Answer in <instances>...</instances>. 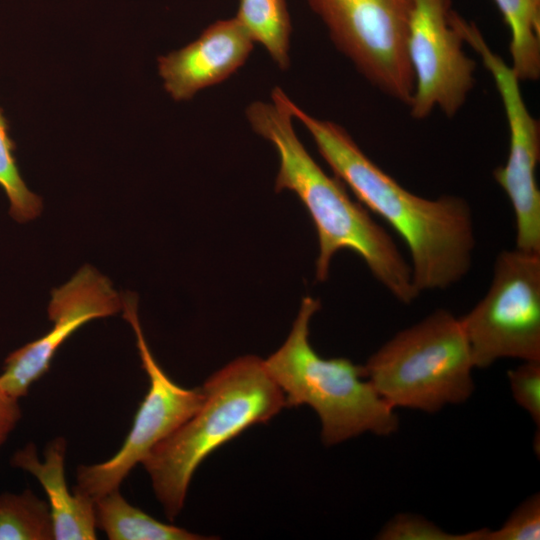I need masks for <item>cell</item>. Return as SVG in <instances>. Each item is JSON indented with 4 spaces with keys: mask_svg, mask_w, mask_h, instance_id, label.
<instances>
[{
    "mask_svg": "<svg viewBox=\"0 0 540 540\" xmlns=\"http://www.w3.org/2000/svg\"><path fill=\"white\" fill-rule=\"evenodd\" d=\"M286 103L335 177L405 242L419 293L447 289L468 274L476 237L472 210L464 198L429 199L408 191L366 156L342 126L313 117L289 97Z\"/></svg>",
    "mask_w": 540,
    "mask_h": 540,
    "instance_id": "cell-1",
    "label": "cell"
},
{
    "mask_svg": "<svg viewBox=\"0 0 540 540\" xmlns=\"http://www.w3.org/2000/svg\"><path fill=\"white\" fill-rule=\"evenodd\" d=\"M235 18L278 68L289 67L291 22L285 0H239Z\"/></svg>",
    "mask_w": 540,
    "mask_h": 540,
    "instance_id": "cell-16",
    "label": "cell"
},
{
    "mask_svg": "<svg viewBox=\"0 0 540 540\" xmlns=\"http://www.w3.org/2000/svg\"><path fill=\"white\" fill-rule=\"evenodd\" d=\"M18 401L0 388V446L7 440L21 418Z\"/></svg>",
    "mask_w": 540,
    "mask_h": 540,
    "instance_id": "cell-22",
    "label": "cell"
},
{
    "mask_svg": "<svg viewBox=\"0 0 540 540\" xmlns=\"http://www.w3.org/2000/svg\"><path fill=\"white\" fill-rule=\"evenodd\" d=\"M451 0H414L406 50L414 88L410 115L427 118L435 108L455 116L475 84L476 62L450 21Z\"/></svg>",
    "mask_w": 540,
    "mask_h": 540,
    "instance_id": "cell-10",
    "label": "cell"
},
{
    "mask_svg": "<svg viewBox=\"0 0 540 540\" xmlns=\"http://www.w3.org/2000/svg\"><path fill=\"white\" fill-rule=\"evenodd\" d=\"M364 368L394 409L434 413L465 402L474 391L475 366L460 318L445 309L395 334Z\"/></svg>",
    "mask_w": 540,
    "mask_h": 540,
    "instance_id": "cell-5",
    "label": "cell"
},
{
    "mask_svg": "<svg viewBox=\"0 0 540 540\" xmlns=\"http://www.w3.org/2000/svg\"><path fill=\"white\" fill-rule=\"evenodd\" d=\"M487 528L452 534L419 515L401 513L393 517L377 535L381 540H483Z\"/></svg>",
    "mask_w": 540,
    "mask_h": 540,
    "instance_id": "cell-19",
    "label": "cell"
},
{
    "mask_svg": "<svg viewBox=\"0 0 540 540\" xmlns=\"http://www.w3.org/2000/svg\"><path fill=\"white\" fill-rule=\"evenodd\" d=\"M509 29L511 67L520 81L540 77V0H493Z\"/></svg>",
    "mask_w": 540,
    "mask_h": 540,
    "instance_id": "cell-15",
    "label": "cell"
},
{
    "mask_svg": "<svg viewBox=\"0 0 540 540\" xmlns=\"http://www.w3.org/2000/svg\"><path fill=\"white\" fill-rule=\"evenodd\" d=\"M96 527L111 540L213 539L163 523L130 504L114 489L94 500Z\"/></svg>",
    "mask_w": 540,
    "mask_h": 540,
    "instance_id": "cell-14",
    "label": "cell"
},
{
    "mask_svg": "<svg viewBox=\"0 0 540 540\" xmlns=\"http://www.w3.org/2000/svg\"><path fill=\"white\" fill-rule=\"evenodd\" d=\"M414 0H308L335 46L383 93L409 105L413 74L406 50Z\"/></svg>",
    "mask_w": 540,
    "mask_h": 540,
    "instance_id": "cell-7",
    "label": "cell"
},
{
    "mask_svg": "<svg viewBox=\"0 0 540 540\" xmlns=\"http://www.w3.org/2000/svg\"><path fill=\"white\" fill-rule=\"evenodd\" d=\"M137 297L122 296L124 318L131 325L149 389L135 415L132 428L118 452L108 460L77 468L78 491L93 500L120 487L130 471L150 451L178 429L201 406L202 388L187 389L172 381L152 355L139 321Z\"/></svg>",
    "mask_w": 540,
    "mask_h": 540,
    "instance_id": "cell-9",
    "label": "cell"
},
{
    "mask_svg": "<svg viewBox=\"0 0 540 540\" xmlns=\"http://www.w3.org/2000/svg\"><path fill=\"white\" fill-rule=\"evenodd\" d=\"M460 321L475 368L540 361V254L500 252L486 294Z\"/></svg>",
    "mask_w": 540,
    "mask_h": 540,
    "instance_id": "cell-6",
    "label": "cell"
},
{
    "mask_svg": "<svg viewBox=\"0 0 540 540\" xmlns=\"http://www.w3.org/2000/svg\"><path fill=\"white\" fill-rule=\"evenodd\" d=\"M8 122L0 108V186L9 201V214L19 223L36 218L42 210L41 198L29 190L17 167L9 136Z\"/></svg>",
    "mask_w": 540,
    "mask_h": 540,
    "instance_id": "cell-18",
    "label": "cell"
},
{
    "mask_svg": "<svg viewBox=\"0 0 540 540\" xmlns=\"http://www.w3.org/2000/svg\"><path fill=\"white\" fill-rule=\"evenodd\" d=\"M319 308V300L305 297L286 341L264 360L286 407L313 408L327 446L367 432L380 436L396 432L397 414L367 379L364 366L346 358H322L312 348L309 324Z\"/></svg>",
    "mask_w": 540,
    "mask_h": 540,
    "instance_id": "cell-4",
    "label": "cell"
},
{
    "mask_svg": "<svg viewBox=\"0 0 540 540\" xmlns=\"http://www.w3.org/2000/svg\"><path fill=\"white\" fill-rule=\"evenodd\" d=\"M540 496L534 494L522 502L497 530L487 528L484 540H539Z\"/></svg>",
    "mask_w": 540,
    "mask_h": 540,
    "instance_id": "cell-20",
    "label": "cell"
},
{
    "mask_svg": "<svg viewBox=\"0 0 540 540\" xmlns=\"http://www.w3.org/2000/svg\"><path fill=\"white\" fill-rule=\"evenodd\" d=\"M508 380L515 401L526 410L539 430L540 426V361H523L508 371Z\"/></svg>",
    "mask_w": 540,
    "mask_h": 540,
    "instance_id": "cell-21",
    "label": "cell"
},
{
    "mask_svg": "<svg viewBox=\"0 0 540 540\" xmlns=\"http://www.w3.org/2000/svg\"><path fill=\"white\" fill-rule=\"evenodd\" d=\"M66 447L62 437L51 440L41 461L36 446L28 443L13 454L11 465L33 475L43 487L54 539L94 540L97 529L94 500L75 488L69 490L65 478Z\"/></svg>",
    "mask_w": 540,
    "mask_h": 540,
    "instance_id": "cell-13",
    "label": "cell"
},
{
    "mask_svg": "<svg viewBox=\"0 0 540 540\" xmlns=\"http://www.w3.org/2000/svg\"><path fill=\"white\" fill-rule=\"evenodd\" d=\"M253 43L235 17L212 23L193 42L158 58L165 90L175 101L191 99L236 72L247 61Z\"/></svg>",
    "mask_w": 540,
    "mask_h": 540,
    "instance_id": "cell-12",
    "label": "cell"
},
{
    "mask_svg": "<svg viewBox=\"0 0 540 540\" xmlns=\"http://www.w3.org/2000/svg\"><path fill=\"white\" fill-rule=\"evenodd\" d=\"M201 388L204 400L198 410L141 463L170 520L182 510L192 476L209 454L286 407L264 360L252 355L230 362Z\"/></svg>",
    "mask_w": 540,
    "mask_h": 540,
    "instance_id": "cell-3",
    "label": "cell"
},
{
    "mask_svg": "<svg viewBox=\"0 0 540 540\" xmlns=\"http://www.w3.org/2000/svg\"><path fill=\"white\" fill-rule=\"evenodd\" d=\"M53 523L47 501L30 489L0 495V540H51Z\"/></svg>",
    "mask_w": 540,
    "mask_h": 540,
    "instance_id": "cell-17",
    "label": "cell"
},
{
    "mask_svg": "<svg viewBox=\"0 0 540 540\" xmlns=\"http://www.w3.org/2000/svg\"><path fill=\"white\" fill-rule=\"evenodd\" d=\"M452 25L481 58L504 108L509 129V153L493 176L507 195L516 220V248L540 254V190L536 169L540 158V124L524 101L520 79L511 65L487 44L475 23L452 10Z\"/></svg>",
    "mask_w": 540,
    "mask_h": 540,
    "instance_id": "cell-8",
    "label": "cell"
},
{
    "mask_svg": "<svg viewBox=\"0 0 540 540\" xmlns=\"http://www.w3.org/2000/svg\"><path fill=\"white\" fill-rule=\"evenodd\" d=\"M286 97L276 86L271 91L272 101L252 102L246 108V118L279 156L275 190L294 192L315 225L319 244L317 280H326L332 257L341 249H349L362 258L392 296L410 304L420 294L410 263L390 234L349 196L346 186L327 175L308 153L293 128Z\"/></svg>",
    "mask_w": 540,
    "mask_h": 540,
    "instance_id": "cell-2",
    "label": "cell"
},
{
    "mask_svg": "<svg viewBox=\"0 0 540 540\" xmlns=\"http://www.w3.org/2000/svg\"><path fill=\"white\" fill-rule=\"evenodd\" d=\"M122 309V296L108 278L85 265L64 285L52 291L48 306L52 329L13 351L5 359L0 388L19 400L49 369L59 347L87 322Z\"/></svg>",
    "mask_w": 540,
    "mask_h": 540,
    "instance_id": "cell-11",
    "label": "cell"
}]
</instances>
